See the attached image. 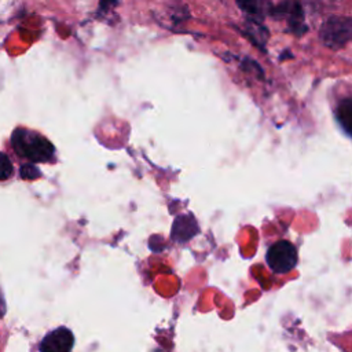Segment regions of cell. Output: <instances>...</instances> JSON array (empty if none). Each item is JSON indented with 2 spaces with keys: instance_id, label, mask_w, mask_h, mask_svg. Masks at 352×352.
<instances>
[{
  "instance_id": "obj_1",
  "label": "cell",
  "mask_w": 352,
  "mask_h": 352,
  "mask_svg": "<svg viewBox=\"0 0 352 352\" xmlns=\"http://www.w3.org/2000/svg\"><path fill=\"white\" fill-rule=\"evenodd\" d=\"M11 142L14 150L19 155L32 161L45 162L54 154V147L45 138L23 128H18L14 131Z\"/></svg>"
},
{
  "instance_id": "obj_2",
  "label": "cell",
  "mask_w": 352,
  "mask_h": 352,
  "mask_svg": "<svg viewBox=\"0 0 352 352\" xmlns=\"http://www.w3.org/2000/svg\"><path fill=\"white\" fill-rule=\"evenodd\" d=\"M319 38L324 47L330 50H341L352 41V18L349 16H329L320 30Z\"/></svg>"
},
{
  "instance_id": "obj_3",
  "label": "cell",
  "mask_w": 352,
  "mask_h": 352,
  "mask_svg": "<svg viewBox=\"0 0 352 352\" xmlns=\"http://www.w3.org/2000/svg\"><path fill=\"white\" fill-rule=\"evenodd\" d=\"M297 249L292 242L286 239L274 242L265 253V263L268 268L276 275L289 274L297 265Z\"/></svg>"
},
{
  "instance_id": "obj_4",
  "label": "cell",
  "mask_w": 352,
  "mask_h": 352,
  "mask_svg": "<svg viewBox=\"0 0 352 352\" xmlns=\"http://www.w3.org/2000/svg\"><path fill=\"white\" fill-rule=\"evenodd\" d=\"M268 12L276 19H286L287 30L297 37H301L308 32L304 10L297 0H285L276 6H271Z\"/></svg>"
},
{
  "instance_id": "obj_5",
  "label": "cell",
  "mask_w": 352,
  "mask_h": 352,
  "mask_svg": "<svg viewBox=\"0 0 352 352\" xmlns=\"http://www.w3.org/2000/svg\"><path fill=\"white\" fill-rule=\"evenodd\" d=\"M74 346V336L66 326H59L45 334L41 340L40 352H72Z\"/></svg>"
},
{
  "instance_id": "obj_6",
  "label": "cell",
  "mask_w": 352,
  "mask_h": 352,
  "mask_svg": "<svg viewBox=\"0 0 352 352\" xmlns=\"http://www.w3.org/2000/svg\"><path fill=\"white\" fill-rule=\"evenodd\" d=\"M199 228L192 214H180L175 219L170 236L176 242H187L198 234Z\"/></svg>"
},
{
  "instance_id": "obj_7",
  "label": "cell",
  "mask_w": 352,
  "mask_h": 352,
  "mask_svg": "<svg viewBox=\"0 0 352 352\" xmlns=\"http://www.w3.org/2000/svg\"><path fill=\"white\" fill-rule=\"evenodd\" d=\"M241 33L248 37L260 51H267L265 43L268 38V30L265 26H263V22L248 18V22L245 23V28L241 30Z\"/></svg>"
},
{
  "instance_id": "obj_8",
  "label": "cell",
  "mask_w": 352,
  "mask_h": 352,
  "mask_svg": "<svg viewBox=\"0 0 352 352\" xmlns=\"http://www.w3.org/2000/svg\"><path fill=\"white\" fill-rule=\"evenodd\" d=\"M337 117L344 131L352 135V99H342L337 109Z\"/></svg>"
},
{
  "instance_id": "obj_9",
  "label": "cell",
  "mask_w": 352,
  "mask_h": 352,
  "mask_svg": "<svg viewBox=\"0 0 352 352\" xmlns=\"http://www.w3.org/2000/svg\"><path fill=\"white\" fill-rule=\"evenodd\" d=\"M236 4L248 15V18L263 22L264 11L257 0H236Z\"/></svg>"
},
{
  "instance_id": "obj_10",
  "label": "cell",
  "mask_w": 352,
  "mask_h": 352,
  "mask_svg": "<svg viewBox=\"0 0 352 352\" xmlns=\"http://www.w3.org/2000/svg\"><path fill=\"white\" fill-rule=\"evenodd\" d=\"M241 66H242V69H243L245 72H253L260 80L264 77V72H263V69L260 67V65H258L257 62H254L253 59H250V58H245V59L242 60Z\"/></svg>"
},
{
  "instance_id": "obj_11",
  "label": "cell",
  "mask_w": 352,
  "mask_h": 352,
  "mask_svg": "<svg viewBox=\"0 0 352 352\" xmlns=\"http://www.w3.org/2000/svg\"><path fill=\"white\" fill-rule=\"evenodd\" d=\"M12 173V165L10 162V160L0 154V180H4V179H8Z\"/></svg>"
},
{
  "instance_id": "obj_12",
  "label": "cell",
  "mask_w": 352,
  "mask_h": 352,
  "mask_svg": "<svg viewBox=\"0 0 352 352\" xmlns=\"http://www.w3.org/2000/svg\"><path fill=\"white\" fill-rule=\"evenodd\" d=\"M21 176L23 179H28V180H33L36 177L40 176V172L33 166V165H23L21 168Z\"/></svg>"
},
{
  "instance_id": "obj_13",
  "label": "cell",
  "mask_w": 352,
  "mask_h": 352,
  "mask_svg": "<svg viewBox=\"0 0 352 352\" xmlns=\"http://www.w3.org/2000/svg\"><path fill=\"white\" fill-rule=\"evenodd\" d=\"M116 0H100V4H102V7H107L109 4H111V3H114Z\"/></svg>"
}]
</instances>
